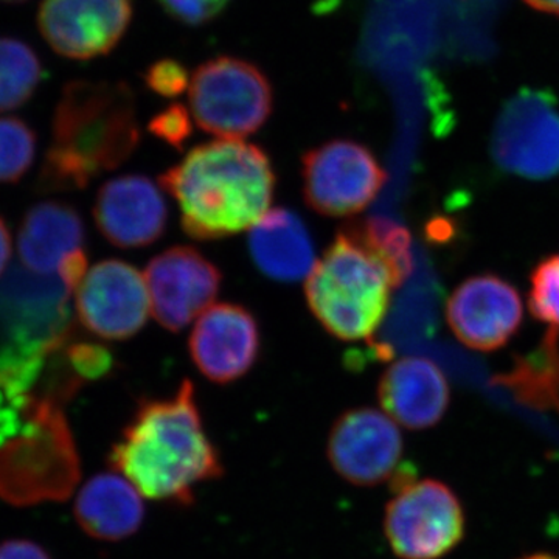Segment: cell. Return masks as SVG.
<instances>
[{
    "mask_svg": "<svg viewBox=\"0 0 559 559\" xmlns=\"http://www.w3.org/2000/svg\"><path fill=\"white\" fill-rule=\"evenodd\" d=\"M108 460L140 495L176 506H190L198 485L224 473L190 380L170 399L140 401Z\"/></svg>",
    "mask_w": 559,
    "mask_h": 559,
    "instance_id": "1",
    "label": "cell"
},
{
    "mask_svg": "<svg viewBox=\"0 0 559 559\" xmlns=\"http://www.w3.org/2000/svg\"><path fill=\"white\" fill-rule=\"evenodd\" d=\"M50 131L36 189L40 193L86 189L138 150L134 94L123 81H69L55 106Z\"/></svg>",
    "mask_w": 559,
    "mask_h": 559,
    "instance_id": "2",
    "label": "cell"
},
{
    "mask_svg": "<svg viewBox=\"0 0 559 559\" xmlns=\"http://www.w3.org/2000/svg\"><path fill=\"white\" fill-rule=\"evenodd\" d=\"M189 237L221 240L250 229L270 209L275 173L267 154L240 139L197 146L159 179Z\"/></svg>",
    "mask_w": 559,
    "mask_h": 559,
    "instance_id": "3",
    "label": "cell"
},
{
    "mask_svg": "<svg viewBox=\"0 0 559 559\" xmlns=\"http://www.w3.org/2000/svg\"><path fill=\"white\" fill-rule=\"evenodd\" d=\"M395 288L388 267L360 240L353 224L341 227L305 283L308 307L331 336L370 340L388 312Z\"/></svg>",
    "mask_w": 559,
    "mask_h": 559,
    "instance_id": "4",
    "label": "cell"
},
{
    "mask_svg": "<svg viewBox=\"0 0 559 559\" xmlns=\"http://www.w3.org/2000/svg\"><path fill=\"white\" fill-rule=\"evenodd\" d=\"M60 275L11 266L0 275V373L38 384L51 353L72 340Z\"/></svg>",
    "mask_w": 559,
    "mask_h": 559,
    "instance_id": "5",
    "label": "cell"
},
{
    "mask_svg": "<svg viewBox=\"0 0 559 559\" xmlns=\"http://www.w3.org/2000/svg\"><path fill=\"white\" fill-rule=\"evenodd\" d=\"M62 406L33 393L31 428L0 447V499L11 506L61 502L79 485L80 455Z\"/></svg>",
    "mask_w": 559,
    "mask_h": 559,
    "instance_id": "6",
    "label": "cell"
},
{
    "mask_svg": "<svg viewBox=\"0 0 559 559\" xmlns=\"http://www.w3.org/2000/svg\"><path fill=\"white\" fill-rule=\"evenodd\" d=\"M384 532L400 559H441L462 543L466 514L459 496L443 481L417 480L409 466L392 477Z\"/></svg>",
    "mask_w": 559,
    "mask_h": 559,
    "instance_id": "7",
    "label": "cell"
},
{
    "mask_svg": "<svg viewBox=\"0 0 559 559\" xmlns=\"http://www.w3.org/2000/svg\"><path fill=\"white\" fill-rule=\"evenodd\" d=\"M270 80L252 62L219 57L194 70L190 106L202 130L221 139H242L266 123L272 112Z\"/></svg>",
    "mask_w": 559,
    "mask_h": 559,
    "instance_id": "8",
    "label": "cell"
},
{
    "mask_svg": "<svg viewBox=\"0 0 559 559\" xmlns=\"http://www.w3.org/2000/svg\"><path fill=\"white\" fill-rule=\"evenodd\" d=\"M304 197L319 215L344 218L362 212L380 193L385 171L373 153L355 140H331L301 159Z\"/></svg>",
    "mask_w": 559,
    "mask_h": 559,
    "instance_id": "9",
    "label": "cell"
},
{
    "mask_svg": "<svg viewBox=\"0 0 559 559\" xmlns=\"http://www.w3.org/2000/svg\"><path fill=\"white\" fill-rule=\"evenodd\" d=\"M492 156L506 171L527 179L559 173V110L543 91H521L500 112Z\"/></svg>",
    "mask_w": 559,
    "mask_h": 559,
    "instance_id": "10",
    "label": "cell"
},
{
    "mask_svg": "<svg viewBox=\"0 0 559 559\" xmlns=\"http://www.w3.org/2000/svg\"><path fill=\"white\" fill-rule=\"evenodd\" d=\"M403 437L388 414L359 407L342 414L331 428L326 455L333 469L356 487L392 480L403 457Z\"/></svg>",
    "mask_w": 559,
    "mask_h": 559,
    "instance_id": "11",
    "label": "cell"
},
{
    "mask_svg": "<svg viewBox=\"0 0 559 559\" xmlns=\"http://www.w3.org/2000/svg\"><path fill=\"white\" fill-rule=\"evenodd\" d=\"M151 310L145 275L121 260L95 264L76 289V312L84 329L108 341L135 336Z\"/></svg>",
    "mask_w": 559,
    "mask_h": 559,
    "instance_id": "12",
    "label": "cell"
},
{
    "mask_svg": "<svg viewBox=\"0 0 559 559\" xmlns=\"http://www.w3.org/2000/svg\"><path fill=\"white\" fill-rule=\"evenodd\" d=\"M151 311L168 331H180L207 310L219 293L218 267L191 246L154 257L145 271Z\"/></svg>",
    "mask_w": 559,
    "mask_h": 559,
    "instance_id": "13",
    "label": "cell"
},
{
    "mask_svg": "<svg viewBox=\"0 0 559 559\" xmlns=\"http://www.w3.org/2000/svg\"><path fill=\"white\" fill-rule=\"evenodd\" d=\"M131 17L132 0H43L38 28L55 53L84 61L109 53Z\"/></svg>",
    "mask_w": 559,
    "mask_h": 559,
    "instance_id": "14",
    "label": "cell"
},
{
    "mask_svg": "<svg viewBox=\"0 0 559 559\" xmlns=\"http://www.w3.org/2000/svg\"><path fill=\"white\" fill-rule=\"evenodd\" d=\"M448 325L465 347L495 352L521 329L524 305L510 282L496 274L469 277L451 294Z\"/></svg>",
    "mask_w": 559,
    "mask_h": 559,
    "instance_id": "15",
    "label": "cell"
},
{
    "mask_svg": "<svg viewBox=\"0 0 559 559\" xmlns=\"http://www.w3.org/2000/svg\"><path fill=\"white\" fill-rule=\"evenodd\" d=\"M189 349L207 380L229 384L245 377L259 359V322L241 305H213L194 323Z\"/></svg>",
    "mask_w": 559,
    "mask_h": 559,
    "instance_id": "16",
    "label": "cell"
},
{
    "mask_svg": "<svg viewBox=\"0 0 559 559\" xmlns=\"http://www.w3.org/2000/svg\"><path fill=\"white\" fill-rule=\"evenodd\" d=\"M94 218L110 245L121 249L145 248L159 240L167 229V201L159 186L146 176H119L98 190Z\"/></svg>",
    "mask_w": 559,
    "mask_h": 559,
    "instance_id": "17",
    "label": "cell"
},
{
    "mask_svg": "<svg viewBox=\"0 0 559 559\" xmlns=\"http://www.w3.org/2000/svg\"><path fill=\"white\" fill-rule=\"evenodd\" d=\"M382 409L406 429L432 428L450 406V384L437 364L425 358L396 360L378 385Z\"/></svg>",
    "mask_w": 559,
    "mask_h": 559,
    "instance_id": "18",
    "label": "cell"
},
{
    "mask_svg": "<svg viewBox=\"0 0 559 559\" xmlns=\"http://www.w3.org/2000/svg\"><path fill=\"white\" fill-rule=\"evenodd\" d=\"M249 252L261 274L275 282L307 278L316 264L310 231L288 209L270 210L250 227Z\"/></svg>",
    "mask_w": 559,
    "mask_h": 559,
    "instance_id": "19",
    "label": "cell"
},
{
    "mask_svg": "<svg viewBox=\"0 0 559 559\" xmlns=\"http://www.w3.org/2000/svg\"><path fill=\"white\" fill-rule=\"evenodd\" d=\"M83 218L79 210L60 201L33 205L22 219L17 252L22 264L36 274H55L69 252L83 249Z\"/></svg>",
    "mask_w": 559,
    "mask_h": 559,
    "instance_id": "20",
    "label": "cell"
},
{
    "mask_svg": "<svg viewBox=\"0 0 559 559\" xmlns=\"http://www.w3.org/2000/svg\"><path fill=\"white\" fill-rule=\"evenodd\" d=\"M145 516L142 495L127 477L105 473L92 477L75 502L80 527L100 540L130 538Z\"/></svg>",
    "mask_w": 559,
    "mask_h": 559,
    "instance_id": "21",
    "label": "cell"
},
{
    "mask_svg": "<svg viewBox=\"0 0 559 559\" xmlns=\"http://www.w3.org/2000/svg\"><path fill=\"white\" fill-rule=\"evenodd\" d=\"M500 384L538 409H559V347L557 331L551 329L532 355L518 360L509 374L499 377Z\"/></svg>",
    "mask_w": 559,
    "mask_h": 559,
    "instance_id": "22",
    "label": "cell"
},
{
    "mask_svg": "<svg viewBox=\"0 0 559 559\" xmlns=\"http://www.w3.org/2000/svg\"><path fill=\"white\" fill-rule=\"evenodd\" d=\"M38 55L24 40L0 36V112L22 108L43 81Z\"/></svg>",
    "mask_w": 559,
    "mask_h": 559,
    "instance_id": "23",
    "label": "cell"
},
{
    "mask_svg": "<svg viewBox=\"0 0 559 559\" xmlns=\"http://www.w3.org/2000/svg\"><path fill=\"white\" fill-rule=\"evenodd\" d=\"M360 240L388 267L393 286L399 288L414 270L412 238L409 230L399 223L385 218H370L362 223H352Z\"/></svg>",
    "mask_w": 559,
    "mask_h": 559,
    "instance_id": "24",
    "label": "cell"
},
{
    "mask_svg": "<svg viewBox=\"0 0 559 559\" xmlns=\"http://www.w3.org/2000/svg\"><path fill=\"white\" fill-rule=\"evenodd\" d=\"M36 156V134L27 121L0 117V183L20 182Z\"/></svg>",
    "mask_w": 559,
    "mask_h": 559,
    "instance_id": "25",
    "label": "cell"
},
{
    "mask_svg": "<svg viewBox=\"0 0 559 559\" xmlns=\"http://www.w3.org/2000/svg\"><path fill=\"white\" fill-rule=\"evenodd\" d=\"M528 307L540 322L559 329V253L540 260L533 270Z\"/></svg>",
    "mask_w": 559,
    "mask_h": 559,
    "instance_id": "26",
    "label": "cell"
},
{
    "mask_svg": "<svg viewBox=\"0 0 559 559\" xmlns=\"http://www.w3.org/2000/svg\"><path fill=\"white\" fill-rule=\"evenodd\" d=\"M62 355L73 373L84 382L103 380L116 367L112 352L94 342L70 340L62 347Z\"/></svg>",
    "mask_w": 559,
    "mask_h": 559,
    "instance_id": "27",
    "label": "cell"
},
{
    "mask_svg": "<svg viewBox=\"0 0 559 559\" xmlns=\"http://www.w3.org/2000/svg\"><path fill=\"white\" fill-rule=\"evenodd\" d=\"M148 130L154 138L164 140L175 148L182 150L187 140L191 138L193 124H191L190 114L186 106L171 105L151 120Z\"/></svg>",
    "mask_w": 559,
    "mask_h": 559,
    "instance_id": "28",
    "label": "cell"
},
{
    "mask_svg": "<svg viewBox=\"0 0 559 559\" xmlns=\"http://www.w3.org/2000/svg\"><path fill=\"white\" fill-rule=\"evenodd\" d=\"M162 9L183 25H204L215 20L231 0H159Z\"/></svg>",
    "mask_w": 559,
    "mask_h": 559,
    "instance_id": "29",
    "label": "cell"
},
{
    "mask_svg": "<svg viewBox=\"0 0 559 559\" xmlns=\"http://www.w3.org/2000/svg\"><path fill=\"white\" fill-rule=\"evenodd\" d=\"M146 86L165 98H175L190 86L186 66L175 60L154 62L145 75Z\"/></svg>",
    "mask_w": 559,
    "mask_h": 559,
    "instance_id": "30",
    "label": "cell"
},
{
    "mask_svg": "<svg viewBox=\"0 0 559 559\" xmlns=\"http://www.w3.org/2000/svg\"><path fill=\"white\" fill-rule=\"evenodd\" d=\"M87 272V255L83 249L72 250L68 255L62 259L60 267H58V275L62 282L70 289V293L79 289L81 282L86 277Z\"/></svg>",
    "mask_w": 559,
    "mask_h": 559,
    "instance_id": "31",
    "label": "cell"
},
{
    "mask_svg": "<svg viewBox=\"0 0 559 559\" xmlns=\"http://www.w3.org/2000/svg\"><path fill=\"white\" fill-rule=\"evenodd\" d=\"M0 559H50L49 554L27 539H10L0 544Z\"/></svg>",
    "mask_w": 559,
    "mask_h": 559,
    "instance_id": "32",
    "label": "cell"
},
{
    "mask_svg": "<svg viewBox=\"0 0 559 559\" xmlns=\"http://www.w3.org/2000/svg\"><path fill=\"white\" fill-rule=\"evenodd\" d=\"M11 257V237L5 221L0 218V275L9 270Z\"/></svg>",
    "mask_w": 559,
    "mask_h": 559,
    "instance_id": "33",
    "label": "cell"
},
{
    "mask_svg": "<svg viewBox=\"0 0 559 559\" xmlns=\"http://www.w3.org/2000/svg\"><path fill=\"white\" fill-rule=\"evenodd\" d=\"M525 2L544 13L559 14V0H525Z\"/></svg>",
    "mask_w": 559,
    "mask_h": 559,
    "instance_id": "34",
    "label": "cell"
},
{
    "mask_svg": "<svg viewBox=\"0 0 559 559\" xmlns=\"http://www.w3.org/2000/svg\"><path fill=\"white\" fill-rule=\"evenodd\" d=\"M520 559H559V557L554 554H547V551H538V554L527 555V557H522Z\"/></svg>",
    "mask_w": 559,
    "mask_h": 559,
    "instance_id": "35",
    "label": "cell"
},
{
    "mask_svg": "<svg viewBox=\"0 0 559 559\" xmlns=\"http://www.w3.org/2000/svg\"><path fill=\"white\" fill-rule=\"evenodd\" d=\"M0 2H5V3H22V2H27V0H0Z\"/></svg>",
    "mask_w": 559,
    "mask_h": 559,
    "instance_id": "36",
    "label": "cell"
}]
</instances>
